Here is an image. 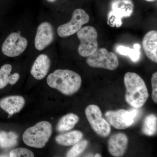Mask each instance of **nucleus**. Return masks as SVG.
<instances>
[{
	"label": "nucleus",
	"instance_id": "6",
	"mask_svg": "<svg viewBox=\"0 0 157 157\" xmlns=\"http://www.w3.org/2000/svg\"><path fill=\"white\" fill-rule=\"evenodd\" d=\"M85 112L92 128L97 135L103 137L109 136L111 132L110 125L102 117V112L98 106L94 104L89 105Z\"/></svg>",
	"mask_w": 157,
	"mask_h": 157
},
{
	"label": "nucleus",
	"instance_id": "11",
	"mask_svg": "<svg viewBox=\"0 0 157 157\" xmlns=\"http://www.w3.org/2000/svg\"><path fill=\"white\" fill-rule=\"evenodd\" d=\"M128 142V137L123 133H117L112 135L108 142L109 153L114 157L123 156L126 151Z\"/></svg>",
	"mask_w": 157,
	"mask_h": 157
},
{
	"label": "nucleus",
	"instance_id": "20",
	"mask_svg": "<svg viewBox=\"0 0 157 157\" xmlns=\"http://www.w3.org/2000/svg\"><path fill=\"white\" fill-rule=\"evenodd\" d=\"M88 142L87 140H80L73 145L67 152L66 156L68 157H78L82 154L87 147Z\"/></svg>",
	"mask_w": 157,
	"mask_h": 157
},
{
	"label": "nucleus",
	"instance_id": "22",
	"mask_svg": "<svg viewBox=\"0 0 157 157\" xmlns=\"http://www.w3.org/2000/svg\"><path fill=\"white\" fill-rule=\"evenodd\" d=\"M9 156L11 157H33V152L23 147L14 149L10 151Z\"/></svg>",
	"mask_w": 157,
	"mask_h": 157
},
{
	"label": "nucleus",
	"instance_id": "18",
	"mask_svg": "<svg viewBox=\"0 0 157 157\" xmlns=\"http://www.w3.org/2000/svg\"><path fill=\"white\" fill-rule=\"evenodd\" d=\"M144 135L148 136L155 135L157 131V118L155 114L147 116L144 121L142 128Z\"/></svg>",
	"mask_w": 157,
	"mask_h": 157
},
{
	"label": "nucleus",
	"instance_id": "12",
	"mask_svg": "<svg viewBox=\"0 0 157 157\" xmlns=\"http://www.w3.org/2000/svg\"><path fill=\"white\" fill-rule=\"evenodd\" d=\"M25 100L22 96H10L0 100V107L9 114V117L18 113L24 107Z\"/></svg>",
	"mask_w": 157,
	"mask_h": 157
},
{
	"label": "nucleus",
	"instance_id": "23",
	"mask_svg": "<svg viewBox=\"0 0 157 157\" xmlns=\"http://www.w3.org/2000/svg\"><path fill=\"white\" fill-rule=\"evenodd\" d=\"M151 86L152 88V98L155 103H157V72L153 73L151 78Z\"/></svg>",
	"mask_w": 157,
	"mask_h": 157
},
{
	"label": "nucleus",
	"instance_id": "4",
	"mask_svg": "<svg viewBox=\"0 0 157 157\" xmlns=\"http://www.w3.org/2000/svg\"><path fill=\"white\" fill-rule=\"evenodd\" d=\"M77 36L80 42L78 53L81 56L88 57L98 49V33L93 27L82 28L77 32Z\"/></svg>",
	"mask_w": 157,
	"mask_h": 157
},
{
	"label": "nucleus",
	"instance_id": "16",
	"mask_svg": "<svg viewBox=\"0 0 157 157\" xmlns=\"http://www.w3.org/2000/svg\"><path fill=\"white\" fill-rule=\"evenodd\" d=\"M79 121V117L76 114L70 113L64 116L59 120L57 124V131L63 132L73 128Z\"/></svg>",
	"mask_w": 157,
	"mask_h": 157
},
{
	"label": "nucleus",
	"instance_id": "27",
	"mask_svg": "<svg viewBox=\"0 0 157 157\" xmlns=\"http://www.w3.org/2000/svg\"><path fill=\"white\" fill-rule=\"evenodd\" d=\"M145 1H147V2H153V1H155V0H145Z\"/></svg>",
	"mask_w": 157,
	"mask_h": 157
},
{
	"label": "nucleus",
	"instance_id": "3",
	"mask_svg": "<svg viewBox=\"0 0 157 157\" xmlns=\"http://www.w3.org/2000/svg\"><path fill=\"white\" fill-rule=\"evenodd\" d=\"M52 132L51 124L42 121L26 130L23 135V140L27 146L42 148L48 142Z\"/></svg>",
	"mask_w": 157,
	"mask_h": 157
},
{
	"label": "nucleus",
	"instance_id": "9",
	"mask_svg": "<svg viewBox=\"0 0 157 157\" xmlns=\"http://www.w3.org/2000/svg\"><path fill=\"white\" fill-rule=\"evenodd\" d=\"M28 41L19 33H13L6 38L2 45V50L4 55L10 57L19 56L27 47Z\"/></svg>",
	"mask_w": 157,
	"mask_h": 157
},
{
	"label": "nucleus",
	"instance_id": "25",
	"mask_svg": "<svg viewBox=\"0 0 157 157\" xmlns=\"http://www.w3.org/2000/svg\"><path fill=\"white\" fill-rule=\"evenodd\" d=\"M46 1H47V2H48L52 3L55 2L56 0H46Z\"/></svg>",
	"mask_w": 157,
	"mask_h": 157
},
{
	"label": "nucleus",
	"instance_id": "5",
	"mask_svg": "<svg viewBox=\"0 0 157 157\" xmlns=\"http://www.w3.org/2000/svg\"><path fill=\"white\" fill-rule=\"evenodd\" d=\"M86 63L90 67L114 70L119 66V61L115 53L108 52L106 48H98L88 57Z\"/></svg>",
	"mask_w": 157,
	"mask_h": 157
},
{
	"label": "nucleus",
	"instance_id": "24",
	"mask_svg": "<svg viewBox=\"0 0 157 157\" xmlns=\"http://www.w3.org/2000/svg\"><path fill=\"white\" fill-rule=\"evenodd\" d=\"M20 78V75L18 73H15L10 75L9 84L10 85L15 84L18 81Z\"/></svg>",
	"mask_w": 157,
	"mask_h": 157
},
{
	"label": "nucleus",
	"instance_id": "8",
	"mask_svg": "<svg viewBox=\"0 0 157 157\" xmlns=\"http://www.w3.org/2000/svg\"><path fill=\"white\" fill-rule=\"evenodd\" d=\"M89 20V15L84 10L76 9L73 11L71 20L58 28V34L61 38L72 36L77 33L82 26L87 23Z\"/></svg>",
	"mask_w": 157,
	"mask_h": 157
},
{
	"label": "nucleus",
	"instance_id": "7",
	"mask_svg": "<svg viewBox=\"0 0 157 157\" xmlns=\"http://www.w3.org/2000/svg\"><path fill=\"white\" fill-rule=\"evenodd\" d=\"M138 111L135 109L127 110L120 109L117 111H107L105 113L106 120L110 125L119 130H124L131 127L135 123Z\"/></svg>",
	"mask_w": 157,
	"mask_h": 157
},
{
	"label": "nucleus",
	"instance_id": "15",
	"mask_svg": "<svg viewBox=\"0 0 157 157\" xmlns=\"http://www.w3.org/2000/svg\"><path fill=\"white\" fill-rule=\"evenodd\" d=\"M83 134L78 131H73L58 135L55 138L58 144L62 146H72L82 139Z\"/></svg>",
	"mask_w": 157,
	"mask_h": 157
},
{
	"label": "nucleus",
	"instance_id": "1",
	"mask_svg": "<svg viewBox=\"0 0 157 157\" xmlns=\"http://www.w3.org/2000/svg\"><path fill=\"white\" fill-rule=\"evenodd\" d=\"M47 83L50 87L66 96L73 95L81 87V76L68 70H57L48 75Z\"/></svg>",
	"mask_w": 157,
	"mask_h": 157
},
{
	"label": "nucleus",
	"instance_id": "26",
	"mask_svg": "<svg viewBox=\"0 0 157 157\" xmlns=\"http://www.w3.org/2000/svg\"><path fill=\"white\" fill-rule=\"evenodd\" d=\"M94 157H102V156H101V155H100V154H97L95 155L94 156Z\"/></svg>",
	"mask_w": 157,
	"mask_h": 157
},
{
	"label": "nucleus",
	"instance_id": "10",
	"mask_svg": "<svg viewBox=\"0 0 157 157\" xmlns=\"http://www.w3.org/2000/svg\"><path fill=\"white\" fill-rule=\"evenodd\" d=\"M54 33L52 25L48 22L42 23L38 26L35 39V48L37 50H44L54 40Z\"/></svg>",
	"mask_w": 157,
	"mask_h": 157
},
{
	"label": "nucleus",
	"instance_id": "13",
	"mask_svg": "<svg viewBox=\"0 0 157 157\" xmlns=\"http://www.w3.org/2000/svg\"><path fill=\"white\" fill-rule=\"evenodd\" d=\"M50 59L45 54H41L36 59L31 70V75L38 80L43 79L50 69Z\"/></svg>",
	"mask_w": 157,
	"mask_h": 157
},
{
	"label": "nucleus",
	"instance_id": "21",
	"mask_svg": "<svg viewBox=\"0 0 157 157\" xmlns=\"http://www.w3.org/2000/svg\"><path fill=\"white\" fill-rule=\"evenodd\" d=\"M12 66L7 64L0 69V89L4 88L9 83Z\"/></svg>",
	"mask_w": 157,
	"mask_h": 157
},
{
	"label": "nucleus",
	"instance_id": "2",
	"mask_svg": "<svg viewBox=\"0 0 157 157\" xmlns=\"http://www.w3.org/2000/svg\"><path fill=\"white\" fill-rule=\"evenodd\" d=\"M124 83L126 89L125 100L127 103L137 109L143 107L149 97L143 79L136 73L128 72L125 74Z\"/></svg>",
	"mask_w": 157,
	"mask_h": 157
},
{
	"label": "nucleus",
	"instance_id": "17",
	"mask_svg": "<svg viewBox=\"0 0 157 157\" xmlns=\"http://www.w3.org/2000/svg\"><path fill=\"white\" fill-rule=\"evenodd\" d=\"M18 135L14 132H2L0 133V147L8 149L16 146Z\"/></svg>",
	"mask_w": 157,
	"mask_h": 157
},
{
	"label": "nucleus",
	"instance_id": "19",
	"mask_svg": "<svg viewBox=\"0 0 157 157\" xmlns=\"http://www.w3.org/2000/svg\"><path fill=\"white\" fill-rule=\"evenodd\" d=\"M140 46L139 44H135L134 45V48H131L125 46H118L117 51L122 55L128 56L132 61L137 62L140 59Z\"/></svg>",
	"mask_w": 157,
	"mask_h": 157
},
{
	"label": "nucleus",
	"instance_id": "14",
	"mask_svg": "<svg viewBox=\"0 0 157 157\" xmlns=\"http://www.w3.org/2000/svg\"><path fill=\"white\" fill-rule=\"evenodd\" d=\"M142 45L145 54L151 60L157 63V32L151 31L145 35Z\"/></svg>",
	"mask_w": 157,
	"mask_h": 157
}]
</instances>
